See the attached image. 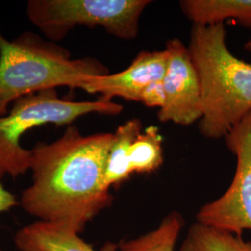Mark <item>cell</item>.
<instances>
[{
	"instance_id": "6da1fadb",
	"label": "cell",
	"mask_w": 251,
	"mask_h": 251,
	"mask_svg": "<svg viewBox=\"0 0 251 251\" xmlns=\"http://www.w3.org/2000/svg\"><path fill=\"white\" fill-rule=\"evenodd\" d=\"M114 133L83 135L68 126L53 143L31 149L32 184L23 191L21 205L28 214L75 233L113 203L104 184Z\"/></svg>"
},
{
	"instance_id": "7a4b0ae2",
	"label": "cell",
	"mask_w": 251,
	"mask_h": 251,
	"mask_svg": "<svg viewBox=\"0 0 251 251\" xmlns=\"http://www.w3.org/2000/svg\"><path fill=\"white\" fill-rule=\"evenodd\" d=\"M225 25H193L188 50L201 87L198 130L209 140L225 138L251 112V63L227 45Z\"/></svg>"
},
{
	"instance_id": "3957f363",
	"label": "cell",
	"mask_w": 251,
	"mask_h": 251,
	"mask_svg": "<svg viewBox=\"0 0 251 251\" xmlns=\"http://www.w3.org/2000/svg\"><path fill=\"white\" fill-rule=\"evenodd\" d=\"M109 73L99 60L72 59L66 48L34 32L13 40L0 33V117L22 97L58 87L79 89L91 77Z\"/></svg>"
},
{
	"instance_id": "277c9868",
	"label": "cell",
	"mask_w": 251,
	"mask_h": 251,
	"mask_svg": "<svg viewBox=\"0 0 251 251\" xmlns=\"http://www.w3.org/2000/svg\"><path fill=\"white\" fill-rule=\"evenodd\" d=\"M9 114L0 117V179H16L30 170L31 149L22 146L25 132L40 126H71L90 114L115 117L123 105L113 100L74 101L59 97L56 89L43 90L15 100Z\"/></svg>"
},
{
	"instance_id": "5b68a950",
	"label": "cell",
	"mask_w": 251,
	"mask_h": 251,
	"mask_svg": "<svg viewBox=\"0 0 251 251\" xmlns=\"http://www.w3.org/2000/svg\"><path fill=\"white\" fill-rule=\"evenodd\" d=\"M149 0H29V21L52 42L65 38L75 27H101L117 38L139 34L140 19Z\"/></svg>"
},
{
	"instance_id": "8992f818",
	"label": "cell",
	"mask_w": 251,
	"mask_h": 251,
	"mask_svg": "<svg viewBox=\"0 0 251 251\" xmlns=\"http://www.w3.org/2000/svg\"><path fill=\"white\" fill-rule=\"evenodd\" d=\"M225 139L236 157L233 181L223 196L201 206L197 222L242 236L244 231H251V112Z\"/></svg>"
},
{
	"instance_id": "52a82bcc",
	"label": "cell",
	"mask_w": 251,
	"mask_h": 251,
	"mask_svg": "<svg viewBox=\"0 0 251 251\" xmlns=\"http://www.w3.org/2000/svg\"><path fill=\"white\" fill-rule=\"evenodd\" d=\"M169 62L163 86L165 104L158 111L157 118L162 123L190 126L202 117L201 87L198 71L192 61L188 47L178 38L166 43Z\"/></svg>"
},
{
	"instance_id": "ba28073f",
	"label": "cell",
	"mask_w": 251,
	"mask_h": 251,
	"mask_svg": "<svg viewBox=\"0 0 251 251\" xmlns=\"http://www.w3.org/2000/svg\"><path fill=\"white\" fill-rule=\"evenodd\" d=\"M169 62L168 51H141L127 68L115 74L91 77L84 82L80 90L90 94H100V99L121 98L139 101L144 89L154 81L162 80Z\"/></svg>"
},
{
	"instance_id": "9c48e42d",
	"label": "cell",
	"mask_w": 251,
	"mask_h": 251,
	"mask_svg": "<svg viewBox=\"0 0 251 251\" xmlns=\"http://www.w3.org/2000/svg\"><path fill=\"white\" fill-rule=\"evenodd\" d=\"M14 240L20 251H96L78 233L42 221L22 228ZM117 248L109 243L100 251H117Z\"/></svg>"
},
{
	"instance_id": "30bf717a",
	"label": "cell",
	"mask_w": 251,
	"mask_h": 251,
	"mask_svg": "<svg viewBox=\"0 0 251 251\" xmlns=\"http://www.w3.org/2000/svg\"><path fill=\"white\" fill-rule=\"evenodd\" d=\"M182 13L193 25H215L233 20L251 28V0H182Z\"/></svg>"
},
{
	"instance_id": "8fae6325",
	"label": "cell",
	"mask_w": 251,
	"mask_h": 251,
	"mask_svg": "<svg viewBox=\"0 0 251 251\" xmlns=\"http://www.w3.org/2000/svg\"><path fill=\"white\" fill-rule=\"evenodd\" d=\"M142 131V121L132 118L119 126L114 132V141L109 151L104 172V184L107 188L119 186L132 175L129 151L135 139Z\"/></svg>"
},
{
	"instance_id": "7c38bea8",
	"label": "cell",
	"mask_w": 251,
	"mask_h": 251,
	"mask_svg": "<svg viewBox=\"0 0 251 251\" xmlns=\"http://www.w3.org/2000/svg\"><path fill=\"white\" fill-rule=\"evenodd\" d=\"M179 251H251V241L197 222L189 228Z\"/></svg>"
},
{
	"instance_id": "4fadbf2b",
	"label": "cell",
	"mask_w": 251,
	"mask_h": 251,
	"mask_svg": "<svg viewBox=\"0 0 251 251\" xmlns=\"http://www.w3.org/2000/svg\"><path fill=\"white\" fill-rule=\"evenodd\" d=\"M183 219L178 212H171L153 231L134 239L121 241L119 251H174Z\"/></svg>"
},
{
	"instance_id": "5bb4252c",
	"label": "cell",
	"mask_w": 251,
	"mask_h": 251,
	"mask_svg": "<svg viewBox=\"0 0 251 251\" xmlns=\"http://www.w3.org/2000/svg\"><path fill=\"white\" fill-rule=\"evenodd\" d=\"M162 136L156 126H150L135 139L129 151V165L133 173H151L164 160Z\"/></svg>"
},
{
	"instance_id": "9a60e30c",
	"label": "cell",
	"mask_w": 251,
	"mask_h": 251,
	"mask_svg": "<svg viewBox=\"0 0 251 251\" xmlns=\"http://www.w3.org/2000/svg\"><path fill=\"white\" fill-rule=\"evenodd\" d=\"M165 100L166 95L162 79L152 82L144 89L140 98V102L146 107L158 108L160 110L165 104Z\"/></svg>"
},
{
	"instance_id": "2e32d148",
	"label": "cell",
	"mask_w": 251,
	"mask_h": 251,
	"mask_svg": "<svg viewBox=\"0 0 251 251\" xmlns=\"http://www.w3.org/2000/svg\"><path fill=\"white\" fill-rule=\"evenodd\" d=\"M18 205V201L16 197L10 193L8 190L3 187L0 183V214L3 212H7L12 207Z\"/></svg>"
},
{
	"instance_id": "e0dca14e",
	"label": "cell",
	"mask_w": 251,
	"mask_h": 251,
	"mask_svg": "<svg viewBox=\"0 0 251 251\" xmlns=\"http://www.w3.org/2000/svg\"><path fill=\"white\" fill-rule=\"evenodd\" d=\"M245 49H246V50H248V51L251 52V38L246 42V44H245Z\"/></svg>"
}]
</instances>
